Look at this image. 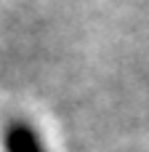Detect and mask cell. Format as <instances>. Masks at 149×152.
I'll list each match as a JSON object with an SVG mask.
<instances>
[{
  "label": "cell",
  "instance_id": "1",
  "mask_svg": "<svg viewBox=\"0 0 149 152\" xmlns=\"http://www.w3.org/2000/svg\"><path fill=\"white\" fill-rule=\"evenodd\" d=\"M5 152H45L37 131L24 120H16L5 128Z\"/></svg>",
  "mask_w": 149,
  "mask_h": 152
}]
</instances>
